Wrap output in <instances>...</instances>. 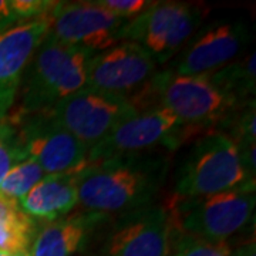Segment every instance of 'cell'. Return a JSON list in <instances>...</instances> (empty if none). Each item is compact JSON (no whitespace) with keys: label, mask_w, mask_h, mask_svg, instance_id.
I'll use <instances>...</instances> for the list:
<instances>
[{"label":"cell","mask_w":256,"mask_h":256,"mask_svg":"<svg viewBox=\"0 0 256 256\" xmlns=\"http://www.w3.org/2000/svg\"><path fill=\"white\" fill-rule=\"evenodd\" d=\"M47 33V18L22 22L0 32V90H18L22 76Z\"/></svg>","instance_id":"14"},{"label":"cell","mask_w":256,"mask_h":256,"mask_svg":"<svg viewBox=\"0 0 256 256\" xmlns=\"http://www.w3.org/2000/svg\"><path fill=\"white\" fill-rule=\"evenodd\" d=\"M47 18V36L92 53L120 43L121 30L127 23L96 2H56Z\"/></svg>","instance_id":"10"},{"label":"cell","mask_w":256,"mask_h":256,"mask_svg":"<svg viewBox=\"0 0 256 256\" xmlns=\"http://www.w3.org/2000/svg\"><path fill=\"white\" fill-rule=\"evenodd\" d=\"M131 102L137 110L162 107L198 130L220 126L246 104L224 90L208 74L182 76L168 68L156 72Z\"/></svg>","instance_id":"2"},{"label":"cell","mask_w":256,"mask_h":256,"mask_svg":"<svg viewBox=\"0 0 256 256\" xmlns=\"http://www.w3.org/2000/svg\"><path fill=\"white\" fill-rule=\"evenodd\" d=\"M24 160L26 156L20 144L18 127L13 120L8 117L0 122V185L10 170Z\"/></svg>","instance_id":"21"},{"label":"cell","mask_w":256,"mask_h":256,"mask_svg":"<svg viewBox=\"0 0 256 256\" xmlns=\"http://www.w3.org/2000/svg\"><path fill=\"white\" fill-rule=\"evenodd\" d=\"M36 220L28 216L18 206L0 220V252L28 250L36 236Z\"/></svg>","instance_id":"18"},{"label":"cell","mask_w":256,"mask_h":256,"mask_svg":"<svg viewBox=\"0 0 256 256\" xmlns=\"http://www.w3.org/2000/svg\"><path fill=\"white\" fill-rule=\"evenodd\" d=\"M77 174H53L44 176L18 206L32 220H53L64 218L78 204Z\"/></svg>","instance_id":"16"},{"label":"cell","mask_w":256,"mask_h":256,"mask_svg":"<svg viewBox=\"0 0 256 256\" xmlns=\"http://www.w3.org/2000/svg\"><path fill=\"white\" fill-rule=\"evenodd\" d=\"M106 215L94 212L76 214L68 218L47 222L38 229L32 244V256H73L87 242L88 235Z\"/></svg>","instance_id":"15"},{"label":"cell","mask_w":256,"mask_h":256,"mask_svg":"<svg viewBox=\"0 0 256 256\" xmlns=\"http://www.w3.org/2000/svg\"><path fill=\"white\" fill-rule=\"evenodd\" d=\"M168 171V158L151 152L87 164L77 175L78 202L86 212L106 216L142 208L152 204Z\"/></svg>","instance_id":"1"},{"label":"cell","mask_w":256,"mask_h":256,"mask_svg":"<svg viewBox=\"0 0 256 256\" xmlns=\"http://www.w3.org/2000/svg\"><path fill=\"white\" fill-rule=\"evenodd\" d=\"M137 111L124 96L82 87L60 101L48 114L90 150Z\"/></svg>","instance_id":"8"},{"label":"cell","mask_w":256,"mask_h":256,"mask_svg":"<svg viewBox=\"0 0 256 256\" xmlns=\"http://www.w3.org/2000/svg\"><path fill=\"white\" fill-rule=\"evenodd\" d=\"M255 204V184H250L214 195L176 200L170 214L175 228L185 234L226 242L254 218Z\"/></svg>","instance_id":"5"},{"label":"cell","mask_w":256,"mask_h":256,"mask_svg":"<svg viewBox=\"0 0 256 256\" xmlns=\"http://www.w3.org/2000/svg\"><path fill=\"white\" fill-rule=\"evenodd\" d=\"M0 256H32L30 250H22V252H0Z\"/></svg>","instance_id":"28"},{"label":"cell","mask_w":256,"mask_h":256,"mask_svg":"<svg viewBox=\"0 0 256 256\" xmlns=\"http://www.w3.org/2000/svg\"><path fill=\"white\" fill-rule=\"evenodd\" d=\"M56 2L52 0H10V6L18 20L28 22L33 18H47Z\"/></svg>","instance_id":"22"},{"label":"cell","mask_w":256,"mask_h":256,"mask_svg":"<svg viewBox=\"0 0 256 256\" xmlns=\"http://www.w3.org/2000/svg\"><path fill=\"white\" fill-rule=\"evenodd\" d=\"M229 256H256L255 240L248 242V244L239 246L238 249H235V250H230V255Z\"/></svg>","instance_id":"27"},{"label":"cell","mask_w":256,"mask_h":256,"mask_svg":"<svg viewBox=\"0 0 256 256\" xmlns=\"http://www.w3.org/2000/svg\"><path fill=\"white\" fill-rule=\"evenodd\" d=\"M18 90H0V122L9 117Z\"/></svg>","instance_id":"25"},{"label":"cell","mask_w":256,"mask_h":256,"mask_svg":"<svg viewBox=\"0 0 256 256\" xmlns=\"http://www.w3.org/2000/svg\"><path fill=\"white\" fill-rule=\"evenodd\" d=\"M208 76L239 101L248 102L255 100V53H250L238 62H232Z\"/></svg>","instance_id":"17"},{"label":"cell","mask_w":256,"mask_h":256,"mask_svg":"<svg viewBox=\"0 0 256 256\" xmlns=\"http://www.w3.org/2000/svg\"><path fill=\"white\" fill-rule=\"evenodd\" d=\"M196 131L200 130L186 126L162 107L142 108L90 148L87 164L114 156L144 154L156 146L175 150Z\"/></svg>","instance_id":"7"},{"label":"cell","mask_w":256,"mask_h":256,"mask_svg":"<svg viewBox=\"0 0 256 256\" xmlns=\"http://www.w3.org/2000/svg\"><path fill=\"white\" fill-rule=\"evenodd\" d=\"M92 54L96 53L46 36L22 76V101L16 114L48 112L60 101L86 87Z\"/></svg>","instance_id":"3"},{"label":"cell","mask_w":256,"mask_h":256,"mask_svg":"<svg viewBox=\"0 0 256 256\" xmlns=\"http://www.w3.org/2000/svg\"><path fill=\"white\" fill-rule=\"evenodd\" d=\"M230 248L226 242H215L198 238L174 226L171 249L168 256H229Z\"/></svg>","instance_id":"20"},{"label":"cell","mask_w":256,"mask_h":256,"mask_svg":"<svg viewBox=\"0 0 256 256\" xmlns=\"http://www.w3.org/2000/svg\"><path fill=\"white\" fill-rule=\"evenodd\" d=\"M255 184L235 141L224 131H210L192 144L175 174L178 200L200 198Z\"/></svg>","instance_id":"4"},{"label":"cell","mask_w":256,"mask_h":256,"mask_svg":"<svg viewBox=\"0 0 256 256\" xmlns=\"http://www.w3.org/2000/svg\"><path fill=\"white\" fill-rule=\"evenodd\" d=\"M16 124L26 158L36 161L44 174H77L87 165L88 150L60 127L48 112L10 117Z\"/></svg>","instance_id":"9"},{"label":"cell","mask_w":256,"mask_h":256,"mask_svg":"<svg viewBox=\"0 0 256 256\" xmlns=\"http://www.w3.org/2000/svg\"><path fill=\"white\" fill-rule=\"evenodd\" d=\"M249 42L244 22L214 20L195 32L166 68L182 76H206L235 62Z\"/></svg>","instance_id":"11"},{"label":"cell","mask_w":256,"mask_h":256,"mask_svg":"<svg viewBox=\"0 0 256 256\" xmlns=\"http://www.w3.org/2000/svg\"><path fill=\"white\" fill-rule=\"evenodd\" d=\"M205 9L185 2H154L128 20L121 30V42H132L154 58L156 66L171 62L195 32L201 28Z\"/></svg>","instance_id":"6"},{"label":"cell","mask_w":256,"mask_h":256,"mask_svg":"<svg viewBox=\"0 0 256 256\" xmlns=\"http://www.w3.org/2000/svg\"><path fill=\"white\" fill-rule=\"evenodd\" d=\"M46 176L36 161L26 158L14 165L0 185V195L18 202Z\"/></svg>","instance_id":"19"},{"label":"cell","mask_w":256,"mask_h":256,"mask_svg":"<svg viewBox=\"0 0 256 256\" xmlns=\"http://www.w3.org/2000/svg\"><path fill=\"white\" fill-rule=\"evenodd\" d=\"M18 206V202L12 201L9 198L0 195V220L9 215L12 210H14Z\"/></svg>","instance_id":"26"},{"label":"cell","mask_w":256,"mask_h":256,"mask_svg":"<svg viewBox=\"0 0 256 256\" xmlns=\"http://www.w3.org/2000/svg\"><path fill=\"white\" fill-rule=\"evenodd\" d=\"M156 73V63L142 47L132 42L92 54L87 67L86 87L124 96L140 92Z\"/></svg>","instance_id":"13"},{"label":"cell","mask_w":256,"mask_h":256,"mask_svg":"<svg viewBox=\"0 0 256 256\" xmlns=\"http://www.w3.org/2000/svg\"><path fill=\"white\" fill-rule=\"evenodd\" d=\"M18 23H20V22L12 10L10 0H0V32L8 30Z\"/></svg>","instance_id":"24"},{"label":"cell","mask_w":256,"mask_h":256,"mask_svg":"<svg viewBox=\"0 0 256 256\" xmlns=\"http://www.w3.org/2000/svg\"><path fill=\"white\" fill-rule=\"evenodd\" d=\"M96 3L127 22L137 18L154 4V2L148 0H97Z\"/></svg>","instance_id":"23"},{"label":"cell","mask_w":256,"mask_h":256,"mask_svg":"<svg viewBox=\"0 0 256 256\" xmlns=\"http://www.w3.org/2000/svg\"><path fill=\"white\" fill-rule=\"evenodd\" d=\"M174 224L162 205L121 214L104 245V256H168Z\"/></svg>","instance_id":"12"}]
</instances>
